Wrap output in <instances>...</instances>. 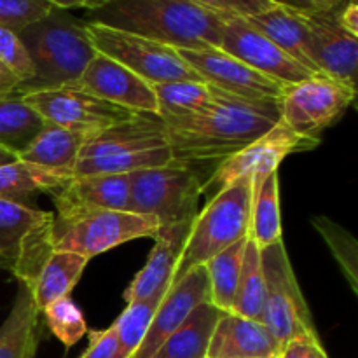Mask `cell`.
<instances>
[{"mask_svg":"<svg viewBox=\"0 0 358 358\" xmlns=\"http://www.w3.org/2000/svg\"><path fill=\"white\" fill-rule=\"evenodd\" d=\"M51 194L56 208L55 220H52L55 226L101 210L128 212L129 177L128 175L73 177Z\"/></svg>","mask_w":358,"mask_h":358,"instance_id":"cell-16","label":"cell"},{"mask_svg":"<svg viewBox=\"0 0 358 358\" xmlns=\"http://www.w3.org/2000/svg\"><path fill=\"white\" fill-rule=\"evenodd\" d=\"M20 83V77L0 59V94L16 93Z\"/></svg>","mask_w":358,"mask_h":358,"instance_id":"cell-44","label":"cell"},{"mask_svg":"<svg viewBox=\"0 0 358 358\" xmlns=\"http://www.w3.org/2000/svg\"><path fill=\"white\" fill-rule=\"evenodd\" d=\"M41 311L30 289L17 283V294L0 327V358H35L41 341Z\"/></svg>","mask_w":358,"mask_h":358,"instance_id":"cell-23","label":"cell"},{"mask_svg":"<svg viewBox=\"0 0 358 358\" xmlns=\"http://www.w3.org/2000/svg\"><path fill=\"white\" fill-rule=\"evenodd\" d=\"M280 350L278 343L261 322L222 313L206 358H275Z\"/></svg>","mask_w":358,"mask_h":358,"instance_id":"cell-21","label":"cell"},{"mask_svg":"<svg viewBox=\"0 0 358 358\" xmlns=\"http://www.w3.org/2000/svg\"><path fill=\"white\" fill-rule=\"evenodd\" d=\"M203 83L245 100L278 101L287 86L262 76L219 48L177 49Z\"/></svg>","mask_w":358,"mask_h":358,"instance_id":"cell-13","label":"cell"},{"mask_svg":"<svg viewBox=\"0 0 358 358\" xmlns=\"http://www.w3.org/2000/svg\"><path fill=\"white\" fill-rule=\"evenodd\" d=\"M52 7L56 9H86V10H93L96 7H100L105 0H48Z\"/></svg>","mask_w":358,"mask_h":358,"instance_id":"cell-45","label":"cell"},{"mask_svg":"<svg viewBox=\"0 0 358 358\" xmlns=\"http://www.w3.org/2000/svg\"><path fill=\"white\" fill-rule=\"evenodd\" d=\"M248 238L231 245L205 264L210 278V303L224 313H231L240 280L241 259Z\"/></svg>","mask_w":358,"mask_h":358,"instance_id":"cell-31","label":"cell"},{"mask_svg":"<svg viewBox=\"0 0 358 358\" xmlns=\"http://www.w3.org/2000/svg\"><path fill=\"white\" fill-rule=\"evenodd\" d=\"M166 129L157 114H138L124 122L94 133L84 143L79 159L103 157L112 154L140 152L166 147Z\"/></svg>","mask_w":358,"mask_h":358,"instance_id":"cell-20","label":"cell"},{"mask_svg":"<svg viewBox=\"0 0 358 358\" xmlns=\"http://www.w3.org/2000/svg\"><path fill=\"white\" fill-rule=\"evenodd\" d=\"M192 2L222 16H236L245 20L275 7L269 0H192Z\"/></svg>","mask_w":358,"mask_h":358,"instance_id":"cell-39","label":"cell"},{"mask_svg":"<svg viewBox=\"0 0 358 358\" xmlns=\"http://www.w3.org/2000/svg\"><path fill=\"white\" fill-rule=\"evenodd\" d=\"M317 143L318 140L297 135L280 119L261 138L224 159L213 171L210 182L217 185L219 191L238 180H250L252 184L262 182L268 175L278 171L280 164L290 154L313 149Z\"/></svg>","mask_w":358,"mask_h":358,"instance_id":"cell-12","label":"cell"},{"mask_svg":"<svg viewBox=\"0 0 358 358\" xmlns=\"http://www.w3.org/2000/svg\"><path fill=\"white\" fill-rule=\"evenodd\" d=\"M0 59L20 77L21 83H27L34 76V66L23 42L20 41L17 34L3 27H0Z\"/></svg>","mask_w":358,"mask_h":358,"instance_id":"cell-38","label":"cell"},{"mask_svg":"<svg viewBox=\"0 0 358 358\" xmlns=\"http://www.w3.org/2000/svg\"><path fill=\"white\" fill-rule=\"evenodd\" d=\"M23 100L49 124L86 133L90 136L138 114L72 86L35 91L24 94Z\"/></svg>","mask_w":358,"mask_h":358,"instance_id":"cell-11","label":"cell"},{"mask_svg":"<svg viewBox=\"0 0 358 358\" xmlns=\"http://www.w3.org/2000/svg\"><path fill=\"white\" fill-rule=\"evenodd\" d=\"M203 303H210V278L205 266H198L166 290L145 339L131 358H154L161 345L180 327L191 311Z\"/></svg>","mask_w":358,"mask_h":358,"instance_id":"cell-17","label":"cell"},{"mask_svg":"<svg viewBox=\"0 0 358 358\" xmlns=\"http://www.w3.org/2000/svg\"><path fill=\"white\" fill-rule=\"evenodd\" d=\"M222 313L212 303L196 306L180 327L161 345L154 358H206Z\"/></svg>","mask_w":358,"mask_h":358,"instance_id":"cell-25","label":"cell"},{"mask_svg":"<svg viewBox=\"0 0 358 358\" xmlns=\"http://www.w3.org/2000/svg\"><path fill=\"white\" fill-rule=\"evenodd\" d=\"M313 226L318 233L322 234L324 241L327 243L329 250L338 261L339 268H341L343 275L348 280L350 287L355 294H358V245L355 236L339 226L334 220L327 219V217H313Z\"/></svg>","mask_w":358,"mask_h":358,"instance_id":"cell-35","label":"cell"},{"mask_svg":"<svg viewBox=\"0 0 358 358\" xmlns=\"http://www.w3.org/2000/svg\"><path fill=\"white\" fill-rule=\"evenodd\" d=\"M45 121L23 100V94H0V147L20 157Z\"/></svg>","mask_w":358,"mask_h":358,"instance_id":"cell-27","label":"cell"},{"mask_svg":"<svg viewBox=\"0 0 358 358\" xmlns=\"http://www.w3.org/2000/svg\"><path fill=\"white\" fill-rule=\"evenodd\" d=\"M210 87L212 100L201 110L163 119L175 163H222L280 121L278 101L245 100Z\"/></svg>","mask_w":358,"mask_h":358,"instance_id":"cell-1","label":"cell"},{"mask_svg":"<svg viewBox=\"0 0 358 358\" xmlns=\"http://www.w3.org/2000/svg\"><path fill=\"white\" fill-rule=\"evenodd\" d=\"M252 212L248 238L264 248L282 241V215H280V180L278 171L268 175L262 182L252 184Z\"/></svg>","mask_w":358,"mask_h":358,"instance_id":"cell-28","label":"cell"},{"mask_svg":"<svg viewBox=\"0 0 358 358\" xmlns=\"http://www.w3.org/2000/svg\"><path fill=\"white\" fill-rule=\"evenodd\" d=\"M159 224L150 215L126 210H101L70 222L52 224V250L91 259L138 238H154Z\"/></svg>","mask_w":358,"mask_h":358,"instance_id":"cell-9","label":"cell"},{"mask_svg":"<svg viewBox=\"0 0 358 358\" xmlns=\"http://www.w3.org/2000/svg\"><path fill=\"white\" fill-rule=\"evenodd\" d=\"M320 338H297L280 350L278 358H327Z\"/></svg>","mask_w":358,"mask_h":358,"instance_id":"cell-41","label":"cell"},{"mask_svg":"<svg viewBox=\"0 0 358 358\" xmlns=\"http://www.w3.org/2000/svg\"><path fill=\"white\" fill-rule=\"evenodd\" d=\"M273 6L285 7L299 14L334 13L345 3V0H269Z\"/></svg>","mask_w":358,"mask_h":358,"instance_id":"cell-42","label":"cell"},{"mask_svg":"<svg viewBox=\"0 0 358 358\" xmlns=\"http://www.w3.org/2000/svg\"><path fill=\"white\" fill-rule=\"evenodd\" d=\"M252 192L254 187L250 180L234 182L220 189L203 212L194 217L171 285L191 269L205 266L227 247L248 238Z\"/></svg>","mask_w":358,"mask_h":358,"instance_id":"cell-4","label":"cell"},{"mask_svg":"<svg viewBox=\"0 0 358 358\" xmlns=\"http://www.w3.org/2000/svg\"><path fill=\"white\" fill-rule=\"evenodd\" d=\"M163 296L164 294H156L147 299L131 301L128 303L126 310L119 315L117 320L112 324L119 343L121 358H131L138 352Z\"/></svg>","mask_w":358,"mask_h":358,"instance_id":"cell-34","label":"cell"},{"mask_svg":"<svg viewBox=\"0 0 358 358\" xmlns=\"http://www.w3.org/2000/svg\"><path fill=\"white\" fill-rule=\"evenodd\" d=\"M45 324L51 329L52 334L66 346H73L87 334L86 318L76 303L70 297L55 301L42 311Z\"/></svg>","mask_w":358,"mask_h":358,"instance_id":"cell-36","label":"cell"},{"mask_svg":"<svg viewBox=\"0 0 358 358\" xmlns=\"http://www.w3.org/2000/svg\"><path fill=\"white\" fill-rule=\"evenodd\" d=\"M219 49L283 86H292L317 76L283 52L245 17L226 16Z\"/></svg>","mask_w":358,"mask_h":358,"instance_id":"cell-14","label":"cell"},{"mask_svg":"<svg viewBox=\"0 0 358 358\" xmlns=\"http://www.w3.org/2000/svg\"><path fill=\"white\" fill-rule=\"evenodd\" d=\"M14 161H17L16 154L9 152V150H6V149H2V147H0V166H3V164L14 163Z\"/></svg>","mask_w":358,"mask_h":358,"instance_id":"cell-46","label":"cell"},{"mask_svg":"<svg viewBox=\"0 0 358 358\" xmlns=\"http://www.w3.org/2000/svg\"><path fill=\"white\" fill-rule=\"evenodd\" d=\"M90 259L73 252H52L30 289L37 310L44 311L55 301L69 297L83 276Z\"/></svg>","mask_w":358,"mask_h":358,"instance_id":"cell-26","label":"cell"},{"mask_svg":"<svg viewBox=\"0 0 358 358\" xmlns=\"http://www.w3.org/2000/svg\"><path fill=\"white\" fill-rule=\"evenodd\" d=\"M48 0H0V27L20 34L28 24L51 13Z\"/></svg>","mask_w":358,"mask_h":358,"instance_id":"cell-37","label":"cell"},{"mask_svg":"<svg viewBox=\"0 0 358 358\" xmlns=\"http://www.w3.org/2000/svg\"><path fill=\"white\" fill-rule=\"evenodd\" d=\"M192 222L159 226L154 234V247L147 264L133 278L124 292L126 303L138 299H147L156 294H166L173 282L175 269L180 261L185 240Z\"/></svg>","mask_w":358,"mask_h":358,"instance_id":"cell-19","label":"cell"},{"mask_svg":"<svg viewBox=\"0 0 358 358\" xmlns=\"http://www.w3.org/2000/svg\"><path fill=\"white\" fill-rule=\"evenodd\" d=\"M345 2H353V3H358V0H345Z\"/></svg>","mask_w":358,"mask_h":358,"instance_id":"cell-47","label":"cell"},{"mask_svg":"<svg viewBox=\"0 0 358 358\" xmlns=\"http://www.w3.org/2000/svg\"><path fill=\"white\" fill-rule=\"evenodd\" d=\"M339 27L345 28L350 35L358 37V3L345 2L336 13Z\"/></svg>","mask_w":358,"mask_h":358,"instance_id":"cell-43","label":"cell"},{"mask_svg":"<svg viewBox=\"0 0 358 358\" xmlns=\"http://www.w3.org/2000/svg\"><path fill=\"white\" fill-rule=\"evenodd\" d=\"M327 358H329V357H327Z\"/></svg>","mask_w":358,"mask_h":358,"instance_id":"cell-49","label":"cell"},{"mask_svg":"<svg viewBox=\"0 0 358 358\" xmlns=\"http://www.w3.org/2000/svg\"><path fill=\"white\" fill-rule=\"evenodd\" d=\"M83 21L128 31L173 49L219 48L226 16L192 0H105Z\"/></svg>","mask_w":358,"mask_h":358,"instance_id":"cell-2","label":"cell"},{"mask_svg":"<svg viewBox=\"0 0 358 358\" xmlns=\"http://www.w3.org/2000/svg\"><path fill=\"white\" fill-rule=\"evenodd\" d=\"M357 90L339 80L313 76L285 87L278 100L280 119L297 135L318 140L325 128L345 114Z\"/></svg>","mask_w":358,"mask_h":358,"instance_id":"cell-10","label":"cell"},{"mask_svg":"<svg viewBox=\"0 0 358 358\" xmlns=\"http://www.w3.org/2000/svg\"><path fill=\"white\" fill-rule=\"evenodd\" d=\"M17 37L34 66L31 79L21 83L16 90L23 96L35 91L70 86L98 52L87 35L86 23L56 7L23 28Z\"/></svg>","mask_w":358,"mask_h":358,"instance_id":"cell-3","label":"cell"},{"mask_svg":"<svg viewBox=\"0 0 358 358\" xmlns=\"http://www.w3.org/2000/svg\"><path fill=\"white\" fill-rule=\"evenodd\" d=\"M90 345L79 358H121L119 343L112 325L103 331H91Z\"/></svg>","mask_w":358,"mask_h":358,"instance_id":"cell-40","label":"cell"},{"mask_svg":"<svg viewBox=\"0 0 358 358\" xmlns=\"http://www.w3.org/2000/svg\"><path fill=\"white\" fill-rule=\"evenodd\" d=\"M90 135L62 126L45 122L38 135L31 140L30 145L20 154L17 159L24 163L37 164L45 170L73 177V168L79 161V154Z\"/></svg>","mask_w":358,"mask_h":358,"instance_id":"cell-24","label":"cell"},{"mask_svg":"<svg viewBox=\"0 0 358 358\" xmlns=\"http://www.w3.org/2000/svg\"><path fill=\"white\" fill-rule=\"evenodd\" d=\"M70 86L131 112L157 114L152 84L101 52L94 55L79 79Z\"/></svg>","mask_w":358,"mask_h":358,"instance_id":"cell-15","label":"cell"},{"mask_svg":"<svg viewBox=\"0 0 358 358\" xmlns=\"http://www.w3.org/2000/svg\"><path fill=\"white\" fill-rule=\"evenodd\" d=\"M338 10L303 14L310 30L313 62L324 76L357 90L358 37L339 27Z\"/></svg>","mask_w":358,"mask_h":358,"instance_id":"cell-18","label":"cell"},{"mask_svg":"<svg viewBox=\"0 0 358 358\" xmlns=\"http://www.w3.org/2000/svg\"><path fill=\"white\" fill-rule=\"evenodd\" d=\"M275 358H278V357H275Z\"/></svg>","mask_w":358,"mask_h":358,"instance_id":"cell-48","label":"cell"},{"mask_svg":"<svg viewBox=\"0 0 358 358\" xmlns=\"http://www.w3.org/2000/svg\"><path fill=\"white\" fill-rule=\"evenodd\" d=\"M86 30L98 52L121 63L145 83H203L201 77L182 59L177 49L170 45L96 23H86Z\"/></svg>","mask_w":358,"mask_h":358,"instance_id":"cell-8","label":"cell"},{"mask_svg":"<svg viewBox=\"0 0 358 358\" xmlns=\"http://www.w3.org/2000/svg\"><path fill=\"white\" fill-rule=\"evenodd\" d=\"M261 259L266 282L261 324L268 329L280 348L297 338H318L283 240L261 248Z\"/></svg>","mask_w":358,"mask_h":358,"instance_id":"cell-6","label":"cell"},{"mask_svg":"<svg viewBox=\"0 0 358 358\" xmlns=\"http://www.w3.org/2000/svg\"><path fill=\"white\" fill-rule=\"evenodd\" d=\"M247 21L310 72L324 76L313 62L310 30L303 14L275 6L266 13L247 17Z\"/></svg>","mask_w":358,"mask_h":358,"instance_id":"cell-22","label":"cell"},{"mask_svg":"<svg viewBox=\"0 0 358 358\" xmlns=\"http://www.w3.org/2000/svg\"><path fill=\"white\" fill-rule=\"evenodd\" d=\"M170 147L159 149L140 150V152L112 154L103 157H87L77 161L73 168V177H90V175H129L133 171L145 170V168L164 166L171 163Z\"/></svg>","mask_w":358,"mask_h":358,"instance_id":"cell-32","label":"cell"},{"mask_svg":"<svg viewBox=\"0 0 358 358\" xmlns=\"http://www.w3.org/2000/svg\"><path fill=\"white\" fill-rule=\"evenodd\" d=\"M129 177L128 212L150 215L159 226L192 222L198 215L201 177L191 164L171 163L133 171Z\"/></svg>","mask_w":358,"mask_h":358,"instance_id":"cell-5","label":"cell"},{"mask_svg":"<svg viewBox=\"0 0 358 358\" xmlns=\"http://www.w3.org/2000/svg\"><path fill=\"white\" fill-rule=\"evenodd\" d=\"M161 119L194 114L212 100V87L206 83L177 80V83L152 84Z\"/></svg>","mask_w":358,"mask_h":358,"instance_id":"cell-33","label":"cell"},{"mask_svg":"<svg viewBox=\"0 0 358 358\" xmlns=\"http://www.w3.org/2000/svg\"><path fill=\"white\" fill-rule=\"evenodd\" d=\"M55 213L0 199V268L31 289L52 254Z\"/></svg>","mask_w":358,"mask_h":358,"instance_id":"cell-7","label":"cell"},{"mask_svg":"<svg viewBox=\"0 0 358 358\" xmlns=\"http://www.w3.org/2000/svg\"><path fill=\"white\" fill-rule=\"evenodd\" d=\"M264 301L266 282L261 248L248 238L247 245H245L243 259H241L240 280H238L236 296H234L231 313L261 322L262 313H264Z\"/></svg>","mask_w":358,"mask_h":358,"instance_id":"cell-30","label":"cell"},{"mask_svg":"<svg viewBox=\"0 0 358 358\" xmlns=\"http://www.w3.org/2000/svg\"><path fill=\"white\" fill-rule=\"evenodd\" d=\"M70 178L73 177L17 159L0 166V199L21 203L35 192H55Z\"/></svg>","mask_w":358,"mask_h":358,"instance_id":"cell-29","label":"cell"}]
</instances>
